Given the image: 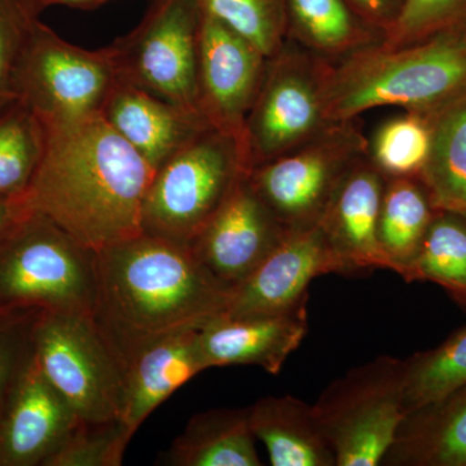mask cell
Wrapping results in <instances>:
<instances>
[{
  "mask_svg": "<svg viewBox=\"0 0 466 466\" xmlns=\"http://www.w3.org/2000/svg\"><path fill=\"white\" fill-rule=\"evenodd\" d=\"M45 127L41 161L20 198L27 210L94 250L139 235L155 174L148 162L100 113Z\"/></svg>",
  "mask_w": 466,
  "mask_h": 466,
  "instance_id": "cell-1",
  "label": "cell"
},
{
  "mask_svg": "<svg viewBox=\"0 0 466 466\" xmlns=\"http://www.w3.org/2000/svg\"><path fill=\"white\" fill-rule=\"evenodd\" d=\"M95 319L127 361L150 342L219 317L229 289L191 247L140 232L96 250Z\"/></svg>",
  "mask_w": 466,
  "mask_h": 466,
  "instance_id": "cell-2",
  "label": "cell"
},
{
  "mask_svg": "<svg viewBox=\"0 0 466 466\" xmlns=\"http://www.w3.org/2000/svg\"><path fill=\"white\" fill-rule=\"evenodd\" d=\"M465 92L466 33L444 34L413 47L363 52L321 87L324 119L332 122L389 106L434 112Z\"/></svg>",
  "mask_w": 466,
  "mask_h": 466,
  "instance_id": "cell-3",
  "label": "cell"
},
{
  "mask_svg": "<svg viewBox=\"0 0 466 466\" xmlns=\"http://www.w3.org/2000/svg\"><path fill=\"white\" fill-rule=\"evenodd\" d=\"M97 254L38 213L0 238V309L95 315Z\"/></svg>",
  "mask_w": 466,
  "mask_h": 466,
  "instance_id": "cell-4",
  "label": "cell"
},
{
  "mask_svg": "<svg viewBox=\"0 0 466 466\" xmlns=\"http://www.w3.org/2000/svg\"><path fill=\"white\" fill-rule=\"evenodd\" d=\"M249 173L241 143L210 127L156 168L142 232L189 245Z\"/></svg>",
  "mask_w": 466,
  "mask_h": 466,
  "instance_id": "cell-5",
  "label": "cell"
},
{
  "mask_svg": "<svg viewBox=\"0 0 466 466\" xmlns=\"http://www.w3.org/2000/svg\"><path fill=\"white\" fill-rule=\"evenodd\" d=\"M404 359L379 357L334 380L312 404L337 466H377L406 417Z\"/></svg>",
  "mask_w": 466,
  "mask_h": 466,
  "instance_id": "cell-6",
  "label": "cell"
},
{
  "mask_svg": "<svg viewBox=\"0 0 466 466\" xmlns=\"http://www.w3.org/2000/svg\"><path fill=\"white\" fill-rule=\"evenodd\" d=\"M34 354L81 421L121 420L125 363L94 315L43 311L34 329Z\"/></svg>",
  "mask_w": 466,
  "mask_h": 466,
  "instance_id": "cell-7",
  "label": "cell"
},
{
  "mask_svg": "<svg viewBox=\"0 0 466 466\" xmlns=\"http://www.w3.org/2000/svg\"><path fill=\"white\" fill-rule=\"evenodd\" d=\"M201 15L196 0H152L139 25L108 46L118 81L204 118L198 84Z\"/></svg>",
  "mask_w": 466,
  "mask_h": 466,
  "instance_id": "cell-8",
  "label": "cell"
},
{
  "mask_svg": "<svg viewBox=\"0 0 466 466\" xmlns=\"http://www.w3.org/2000/svg\"><path fill=\"white\" fill-rule=\"evenodd\" d=\"M116 81L109 47H76L39 21L21 64L17 99L45 124L76 121L100 113Z\"/></svg>",
  "mask_w": 466,
  "mask_h": 466,
  "instance_id": "cell-9",
  "label": "cell"
},
{
  "mask_svg": "<svg viewBox=\"0 0 466 466\" xmlns=\"http://www.w3.org/2000/svg\"><path fill=\"white\" fill-rule=\"evenodd\" d=\"M266 58L253 43L202 12L198 106L211 127L231 135L241 147L245 122L262 86Z\"/></svg>",
  "mask_w": 466,
  "mask_h": 466,
  "instance_id": "cell-10",
  "label": "cell"
},
{
  "mask_svg": "<svg viewBox=\"0 0 466 466\" xmlns=\"http://www.w3.org/2000/svg\"><path fill=\"white\" fill-rule=\"evenodd\" d=\"M288 232L245 175L189 247L205 268L232 289L258 268Z\"/></svg>",
  "mask_w": 466,
  "mask_h": 466,
  "instance_id": "cell-11",
  "label": "cell"
},
{
  "mask_svg": "<svg viewBox=\"0 0 466 466\" xmlns=\"http://www.w3.org/2000/svg\"><path fill=\"white\" fill-rule=\"evenodd\" d=\"M346 275L320 226L293 229L258 268L229 291L225 317L275 314L309 299L319 276Z\"/></svg>",
  "mask_w": 466,
  "mask_h": 466,
  "instance_id": "cell-12",
  "label": "cell"
},
{
  "mask_svg": "<svg viewBox=\"0 0 466 466\" xmlns=\"http://www.w3.org/2000/svg\"><path fill=\"white\" fill-rule=\"evenodd\" d=\"M79 422L34 354L0 413V466L47 465Z\"/></svg>",
  "mask_w": 466,
  "mask_h": 466,
  "instance_id": "cell-13",
  "label": "cell"
},
{
  "mask_svg": "<svg viewBox=\"0 0 466 466\" xmlns=\"http://www.w3.org/2000/svg\"><path fill=\"white\" fill-rule=\"evenodd\" d=\"M348 156L336 146L309 147L251 168V188L276 219L293 229L318 225L345 171Z\"/></svg>",
  "mask_w": 466,
  "mask_h": 466,
  "instance_id": "cell-14",
  "label": "cell"
},
{
  "mask_svg": "<svg viewBox=\"0 0 466 466\" xmlns=\"http://www.w3.org/2000/svg\"><path fill=\"white\" fill-rule=\"evenodd\" d=\"M321 119V87L299 70L278 67L263 78L245 122L242 150L249 171L289 153L291 147L314 133Z\"/></svg>",
  "mask_w": 466,
  "mask_h": 466,
  "instance_id": "cell-15",
  "label": "cell"
},
{
  "mask_svg": "<svg viewBox=\"0 0 466 466\" xmlns=\"http://www.w3.org/2000/svg\"><path fill=\"white\" fill-rule=\"evenodd\" d=\"M308 300L275 314L219 315L201 325L198 339L207 370L257 366L278 375L308 334Z\"/></svg>",
  "mask_w": 466,
  "mask_h": 466,
  "instance_id": "cell-16",
  "label": "cell"
},
{
  "mask_svg": "<svg viewBox=\"0 0 466 466\" xmlns=\"http://www.w3.org/2000/svg\"><path fill=\"white\" fill-rule=\"evenodd\" d=\"M382 174L367 165L348 167L319 220L321 231L343 266L346 275L391 269L379 238Z\"/></svg>",
  "mask_w": 466,
  "mask_h": 466,
  "instance_id": "cell-17",
  "label": "cell"
},
{
  "mask_svg": "<svg viewBox=\"0 0 466 466\" xmlns=\"http://www.w3.org/2000/svg\"><path fill=\"white\" fill-rule=\"evenodd\" d=\"M100 115L153 170L211 127L201 116L122 81H116Z\"/></svg>",
  "mask_w": 466,
  "mask_h": 466,
  "instance_id": "cell-18",
  "label": "cell"
},
{
  "mask_svg": "<svg viewBox=\"0 0 466 466\" xmlns=\"http://www.w3.org/2000/svg\"><path fill=\"white\" fill-rule=\"evenodd\" d=\"M198 328L168 334L144 346L126 364L122 422L137 433L150 413L180 386L207 370Z\"/></svg>",
  "mask_w": 466,
  "mask_h": 466,
  "instance_id": "cell-19",
  "label": "cell"
},
{
  "mask_svg": "<svg viewBox=\"0 0 466 466\" xmlns=\"http://www.w3.org/2000/svg\"><path fill=\"white\" fill-rule=\"evenodd\" d=\"M385 466H466V388L407 413Z\"/></svg>",
  "mask_w": 466,
  "mask_h": 466,
  "instance_id": "cell-20",
  "label": "cell"
},
{
  "mask_svg": "<svg viewBox=\"0 0 466 466\" xmlns=\"http://www.w3.org/2000/svg\"><path fill=\"white\" fill-rule=\"evenodd\" d=\"M251 431L274 466H337L314 408L293 395L260 398L249 407Z\"/></svg>",
  "mask_w": 466,
  "mask_h": 466,
  "instance_id": "cell-21",
  "label": "cell"
},
{
  "mask_svg": "<svg viewBox=\"0 0 466 466\" xmlns=\"http://www.w3.org/2000/svg\"><path fill=\"white\" fill-rule=\"evenodd\" d=\"M249 407L205 410L189 420L165 453L173 466H260Z\"/></svg>",
  "mask_w": 466,
  "mask_h": 466,
  "instance_id": "cell-22",
  "label": "cell"
},
{
  "mask_svg": "<svg viewBox=\"0 0 466 466\" xmlns=\"http://www.w3.org/2000/svg\"><path fill=\"white\" fill-rule=\"evenodd\" d=\"M434 112L420 177L435 211L466 219V92Z\"/></svg>",
  "mask_w": 466,
  "mask_h": 466,
  "instance_id": "cell-23",
  "label": "cell"
},
{
  "mask_svg": "<svg viewBox=\"0 0 466 466\" xmlns=\"http://www.w3.org/2000/svg\"><path fill=\"white\" fill-rule=\"evenodd\" d=\"M437 211L424 186L410 177H392L383 188L379 238L392 271L401 275L415 258Z\"/></svg>",
  "mask_w": 466,
  "mask_h": 466,
  "instance_id": "cell-24",
  "label": "cell"
},
{
  "mask_svg": "<svg viewBox=\"0 0 466 466\" xmlns=\"http://www.w3.org/2000/svg\"><path fill=\"white\" fill-rule=\"evenodd\" d=\"M400 276L407 283L441 285L466 308V219L437 211L415 258Z\"/></svg>",
  "mask_w": 466,
  "mask_h": 466,
  "instance_id": "cell-25",
  "label": "cell"
},
{
  "mask_svg": "<svg viewBox=\"0 0 466 466\" xmlns=\"http://www.w3.org/2000/svg\"><path fill=\"white\" fill-rule=\"evenodd\" d=\"M45 139V124L24 101L0 109V198L24 195L41 161Z\"/></svg>",
  "mask_w": 466,
  "mask_h": 466,
  "instance_id": "cell-26",
  "label": "cell"
},
{
  "mask_svg": "<svg viewBox=\"0 0 466 466\" xmlns=\"http://www.w3.org/2000/svg\"><path fill=\"white\" fill-rule=\"evenodd\" d=\"M404 360L407 415L466 388V327L438 348L419 352Z\"/></svg>",
  "mask_w": 466,
  "mask_h": 466,
  "instance_id": "cell-27",
  "label": "cell"
},
{
  "mask_svg": "<svg viewBox=\"0 0 466 466\" xmlns=\"http://www.w3.org/2000/svg\"><path fill=\"white\" fill-rule=\"evenodd\" d=\"M431 149V126L415 115L383 124L373 143V159L381 174L412 177L421 173Z\"/></svg>",
  "mask_w": 466,
  "mask_h": 466,
  "instance_id": "cell-28",
  "label": "cell"
},
{
  "mask_svg": "<svg viewBox=\"0 0 466 466\" xmlns=\"http://www.w3.org/2000/svg\"><path fill=\"white\" fill-rule=\"evenodd\" d=\"M43 9L39 0H0V109L17 100L21 64Z\"/></svg>",
  "mask_w": 466,
  "mask_h": 466,
  "instance_id": "cell-29",
  "label": "cell"
},
{
  "mask_svg": "<svg viewBox=\"0 0 466 466\" xmlns=\"http://www.w3.org/2000/svg\"><path fill=\"white\" fill-rule=\"evenodd\" d=\"M201 11L244 36L266 57L279 50L281 39L278 0H196Z\"/></svg>",
  "mask_w": 466,
  "mask_h": 466,
  "instance_id": "cell-30",
  "label": "cell"
},
{
  "mask_svg": "<svg viewBox=\"0 0 466 466\" xmlns=\"http://www.w3.org/2000/svg\"><path fill=\"white\" fill-rule=\"evenodd\" d=\"M133 437L121 420L81 421L46 466H119Z\"/></svg>",
  "mask_w": 466,
  "mask_h": 466,
  "instance_id": "cell-31",
  "label": "cell"
},
{
  "mask_svg": "<svg viewBox=\"0 0 466 466\" xmlns=\"http://www.w3.org/2000/svg\"><path fill=\"white\" fill-rule=\"evenodd\" d=\"M299 32L319 50L334 52L354 43L355 25L343 0H289Z\"/></svg>",
  "mask_w": 466,
  "mask_h": 466,
  "instance_id": "cell-32",
  "label": "cell"
},
{
  "mask_svg": "<svg viewBox=\"0 0 466 466\" xmlns=\"http://www.w3.org/2000/svg\"><path fill=\"white\" fill-rule=\"evenodd\" d=\"M464 0H406L395 24L392 43L415 38L450 16Z\"/></svg>",
  "mask_w": 466,
  "mask_h": 466,
  "instance_id": "cell-33",
  "label": "cell"
},
{
  "mask_svg": "<svg viewBox=\"0 0 466 466\" xmlns=\"http://www.w3.org/2000/svg\"><path fill=\"white\" fill-rule=\"evenodd\" d=\"M27 213L29 210L20 198H0V238Z\"/></svg>",
  "mask_w": 466,
  "mask_h": 466,
  "instance_id": "cell-34",
  "label": "cell"
},
{
  "mask_svg": "<svg viewBox=\"0 0 466 466\" xmlns=\"http://www.w3.org/2000/svg\"><path fill=\"white\" fill-rule=\"evenodd\" d=\"M43 7L47 8L50 5H66V7L79 9H92L106 5L110 0H39Z\"/></svg>",
  "mask_w": 466,
  "mask_h": 466,
  "instance_id": "cell-35",
  "label": "cell"
},
{
  "mask_svg": "<svg viewBox=\"0 0 466 466\" xmlns=\"http://www.w3.org/2000/svg\"><path fill=\"white\" fill-rule=\"evenodd\" d=\"M354 2L355 5H358L364 12L372 15V16H381L390 5V0H354Z\"/></svg>",
  "mask_w": 466,
  "mask_h": 466,
  "instance_id": "cell-36",
  "label": "cell"
}]
</instances>
